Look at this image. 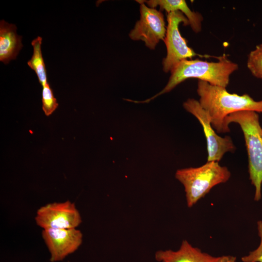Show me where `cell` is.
Returning a JSON list of instances; mask_svg holds the SVG:
<instances>
[{"label":"cell","instance_id":"8fae6325","mask_svg":"<svg viewBox=\"0 0 262 262\" xmlns=\"http://www.w3.org/2000/svg\"><path fill=\"white\" fill-rule=\"evenodd\" d=\"M22 37L16 33V27L4 20L0 22V61L7 64L14 60L22 48Z\"/></svg>","mask_w":262,"mask_h":262},{"label":"cell","instance_id":"7c38bea8","mask_svg":"<svg viewBox=\"0 0 262 262\" xmlns=\"http://www.w3.org/2000/svg\"><path fill=\"white\" fill-rule=\"evenodd\" d=\"M138 3H146L149 7L155 8L157 6L160 11L165 10L167 13L175 11H180L187 18L189 25L193 31L198 33L202 30V22L203 17L198 12L192 11L184 0H136Z\"/></svg>","mask_w":262,"mask_h":262},{"label":"cell","instance_id":"2e32d148","mask_svg":"<svg viewBox=\"0 0 262 262\" xmlns=\"http://www.w3.org/2000/svg\"><path fill=\"white\" fill-rule=\"evenodd\" d=\"M257 225L258 234L261 239L260 244L256 249L241 258L243 262H262V221H259Z\"/></svg>","mask_w":262,"mask_h":262},{"label":"cell","instance_id":"7a4b0ae2","mask_svg":"<svg viewBox=\"0 0 262 262\" xmlns=\"http://www.w3.org/2000/svg\"><path fill=\"white\" fill-rule=\"evenodd\" d=\"M217 62H208L199 59L184 60L171 71V75L165 86L159 93L143 101L133 100L135 103H148L162 94L170 92L176 86L189 78H196L211 85L226 88L230 75L238 66L230 61L226 54L217 57Z\"/></svg>","mask_w":262,"mask_h":262},{"label":"cell","instance_id":"5bb4252c","mask_svg":"<svg viewBox=\"0 0 262 262\" xmlns=\"http://www.w3.org/2000/svg\"><path fill=\"white\" fill-rule=\"evenodd\" d=\"M247 67L253 76L262 79V44L257 45L248 54Z\"/></svg>","mask_w":262,"mask_h":262},{"label":"cell","instance_id":"277c9868","mask_svg":"<svg viewBox=\"0 0 262 262\" xmlns=\"http://www.w3.org/2000/svg\"><path fill=\"white\" fill-rule=\"evenodd\" d=\"M230 175L227 167L211 161L198 167L178 169L175 178L183 185L187 205L191 207L214 186L227 182Z\"/></svg>","mask_w":262,"mask_h":262},{"label":"cell","instance_id":"6da1fadb","mask_svg":"<svg viewBox=\"0 0 262 262\" xmlns=\"http://www.w3.org/2000/svg\"><path fill=\"white\" fill-rule=\"evenodd\" d=\"M196 91L200 105L210 115L211 124L218 133L230 131L225 121L231 114L242 111L262 113V100L256 101L248 94H231L225 87L200 80Z\"/></svg>","mask_w":262,"mask_h":262},{"label":"cell","instance_id":"52a82bcc","mask_svg":"<svg viewBox=\"0 0 262 262\" xmlns=\"http://www.w3.org/2000/svg\"><path fill=\"white\" fill-rule=\"evenodd\" d=\"M140 7V18L129 33L134 41L142 40L150 49H154L161 40L164 39L166 28L161 11L149 7L143 2Z\"/></svg>","mask_w":262,"mask_h":262},{"label":"cell","instance_id":"3957f363","mask_svg":"<svg viewBox=\"0 0 262 262\" xmlns=\"http://www.w3.org/2000/svg\"><path fill=\"white\" fill-rule=\"evenodd\" d=\"M226 126L238 124L244 133L248 155V172L251 183L255 188L254 200L261 199L262 184V128L258 114L254 111H242L229 115Z\"/></svg>","mask_w":262,"mask_h":262},{"label":"cell","instance_id":"e0dca14e","mask_svg":"<svg viewBox=\"0 0 262 262\" xmlns=\"http://www.w3.org/2000/svg\"><path fill=\"white\" fill-rule=\"evenodd\" d=\"M236 261V257L233 256H230L229 260L228 262H235Z\"/></svg>","mask_w":262,"mask_h":262},{"label":"cell","instance_id":"4fadbf2b","mask_svg":"<svg viewBox=\"0 0 262 262\" xmlns=\"http://www.w3.org/2000/svg\"><path fill=\"white\" fill-rule=\"evenodd\" d=\"M42 38L38 36L33 39L31 44L33 47V54L28 62V65L35 72L39 82L43 86L48 83L45 64L41 51Z\"/></svg>","mask_w":262,"mask_h":262},{"label":"cell","instance_id":"8992f818","mask_svg":"<svg viewBox=\"0 0 262 262\" xmlns=\"http://www.w3.org/2000/svg\"><path fill=\"white\" fill-rule=\"evenodd\" d=\"M184 108L195 116L202 125L206 139L208 157L207 162H219L227 152H234L235 147L231 138L226 136H219L213 129L210 115L194 98H189L183 104Z\"/></svg>","mask_w":262,"mask_h":262},{"label":"cell","instance_id":"5b68a950","mask_svg":"<svg viewBox=\"0 0 262 262\" xmlns=\"http://www.w3.org/2000/svg\"><path fill=\"white\" fill-rule=\"evenodd\" d=\"M167 20L168 24L164 39L167 54L162 62L163 70L165 73L171 72L180 61L199 55L188 46L179 31L180 23H183L184 26L189 25L184 14L179 10L167 13Z\"/></svg>","mask_w":262,"mask_h":262},{"label":"cell","instance_id":"ba28073f","mask_svg":"<svg viewBox=\"0 0 262 262\" xmlns=\"http://www.w3.org/2000/svg\"><path fill=\"white\" fill-rule=\"evenodd\" d=\"M35 220L43 229H70L78 227L82 218L75 204L67 200L41 207L37 211Z\"/></svg>","mask_w":262,"mask_h":262},{"label":"cell","instance_id":"9c48e42d","mask_svg":"<svg viewBox=\"0 0 262 262\" xmlns=\"http://www.w3.org/2000/svg\"><path fill=\"white\" fill-rule=\"evenodd\" d=\"M42 238L50 254V261L57 262L76 251L82 242V234L76 229H43Z\"/></svg>","mask_w":262,"mask_h":262},{"label":"cell","instance_id":"30bf717a","mask_svg":"<svg viewBox=\"0 0 262 262\" xmlns=\"http://www.w3.org/2000/svg\"><path fill=\"white\" fill-rule=\"evenodd\" d=\"M230 257L213 256L193 246L185 240L177 251L159 250L155 254V258L159 262H228Z\"/></svg>","mask_w":262,"mask_h":262},{"label":"cell","instance_id":"9a60e30c","mask_svg":"<svg viewBox=\"0 0 262 262\" xmlns=\"http://www.w3.org/2000/svg\"><path fill=\"white\" fill-rule=\"evenodd\" d=\"M42 109L47 116L51 115L58 106L49 83L42 86Z\"/></svg>","mask_w":262,"mask_h":262}]
</instances>
